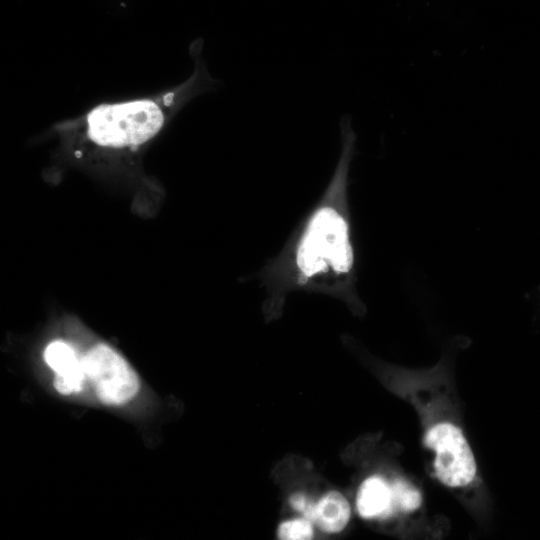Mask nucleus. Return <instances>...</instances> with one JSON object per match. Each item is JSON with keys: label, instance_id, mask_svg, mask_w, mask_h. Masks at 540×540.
<instances>
[{"label": "nucleus", "instance_id": "obj_10", "mask_svg": "<svg viewBox=\"0 0 540 540\" xmlns=\"http://www.w3.org/2000/svg\"><path fill=\"white\" fill-rule=\"evenodd\" d=\"M290 504L295 510L301 512L304 518L311 522L315 521L316 504L310 501L305 495L300 493L294 494L290 498Z\"/></svg>", "mask_w": 540, "mask_h": 540}, {"label": "nucleus", "instance_id": "obj_8", "mask_svg": "<svg viewBox=\"0 0 540 540\" xmlns=\"http://www.w3.org/2000/svg\"><path fill=\"white\" fill-rule=\"evenodd\" d=\"M394 508L410 512L416 510L422 502L420 492L403 480H396L391 485Z\"/></svg>", "mask_w": 540, "mask_h": 540}, {"label": "nucleus", "instance_id": "obj_2", "mask_svg": "<svg viewBox=\"0 0 540 540\" xmlns=\"http://www.w3.org/2000/svg\"><path fill=\"white\" fill-rule=\"evenodd\" d=\"M193 45L195 68L181 84L151 97L100 104L59 124L58 132L101 151L133 152L148 144L186 103L214 86L200 56L201 45Z\"/></svg>", "mask_w": 540, "mask_h": 540}, {"label": "nucleus", "instance_id": "obj_1", "mask_svg": "<svg viewBox=\"0 0 540 540\" xmlns=\"http://www.w3.org/2000/svg\"><path fill=\"white\" fill-rule=\"evenodd\" d=\"M341 154L320 201L289 248L287 274L292 288L321 287L350 303H358L356 258L348 204V174L356 135L351 120L340 122Z\"/></svg>", "mask_w": 540, "mask_h": 540}, {"label": "nucleus", "instance_id": "obj_3", "mask_svg": "<svg viewBox=\"0 0 540 540\" xmlns=\"http://www.w3.org/2000/svg\"><path fill=\"white\" fill-rule=\"evenodd\" d=\"M87 378L98 399L106 405H122L139 391L140 383L129 363L104 343L92 346L83 355Z\"/></svg>", "mask_w": 540, "mask_h": 540}, {"label": "nucleus", "instance_id": "obj_4", "mask_svg": "<svg viewBox=\"0 0 540 540\" xmlns=\"http://www.w3.org/2000/svg\"><path fill=\"white\" fill-rule=\"evenodd\" d=\"M424 443L436 452L437 478L449 487L465 486L476 474V462L462 431L450 423H440L427 432Z\"/></svg>", "mask_w": 540, "mask_h": 540}, {"label": "nucleus", "instance_id": "obj_9", "mask_svg": "<svg viewBox=\"0 0 540 540\" xmlns=\"http://www.w3.org/2000/svg\"><path fill=\"white\" fill-rule=\"evenodd\" d=\"M312 535V522L306 518L285 521L278 529L279 538L285 540H307Z\"/></svg>", "mask_w": 540, "mask_h": 540}, {"label": "nucleus", "instance_id": "obj_6", "mask_svg": "<svg viewBox=\"0 0 540 540\" xmlns=\"http://www.w3.org/2000/svg\"><path fill=\"white\" fill-rule=\"evenodd\" d=\"M356 505L363 518L389 517L395 511L391 485L379 476L367 478L359 488Z\"/></svg>", "mask_w": 540, "mask_h": 540}, {"label": "nucleus", "instance_id": "obj_5", "mask_svg": "<svg viewBox=\"0 0 540 540\" xmlns=\"http://www.w3.org/2000/svg\"><path fill=\"white\" fill-rule=\"evenodd\" d=\"M44 360L56 373L54 388L62 395L82 390L87 378L83 355L63 340L51 342L44 351Z\"/></svg>", "mask_w": 540, "mask_h": 540}, {"label": "nucleus", "instance_id": "obj_7", "mask_svg": "<svg viewBox=\"0 0 540 540\" xmlns=\"http://www.w3.org/2000/svg\"><path fill=\"white\" fill-rule=\"evenodd\" d=\"M349 518V503L339 492H329L316 504L314 522L325 532L341 531L347 525Z\"/></svg>", "mask_w": 540, "mask_h": 540}]
</instances>
